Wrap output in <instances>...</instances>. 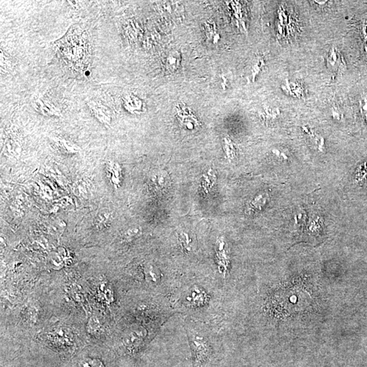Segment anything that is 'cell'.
<instances>
[{"label":"cell","instance_id":"7a4b0ae2","mask_svg":"<svg viewBox=\"0 0 367 367\" xmlns=\"http://www.w3.org/2000/svg\"><path fill=\"white\" fill-rule=\"evenodd\" d=\"M89 108L93 111L94 114L97 119H99L104 124H110V113L106 106L93 102H89Z\"/></svg>","mask_w":367,"mask_h":367},{"label":"cell","instance_id":"5b68a950","mask_svg":"<svg viewBox=\"0 0 367 367\" xmlns=\"http://www.w3.org/2000/svg\"><path fill=\"white\" fill-rule=\"evenodd\" d=\"M106 171H107L108 176L111 183L117 186L120 184V172H121V169L118 165L111 161L108 164Z\"/></svg>","mask_w":367,"mask_h":367},{"label":"cell","instance_id":"52a82bcc","mask_svg":"<svg viewBox=\"0 0 367 367\" xmlns=\"http://www.w3.org/2000/svg\"><path fill=\"white\" fill-rule=\"evenodd\" d=\"M147 277L153 284H158L161 280L160 275L156 272V269L151 265L147 269Z\"/></svg>","mask_w":367,"mask_h":367},{"label":"cell","instance_id":"8992f818","mask_svg":"<svg viewBox=\"0 0 367 367\" xmlns=\"http://www.w3.org/2000/svg\"><path fill=\"white\" fill-rule=\"evenodd\" d=\"M54 140L59 148L67 153L74 154L80 151V147L73 142L60 138H55Z\"/></svg>","mask_w":367,"mask_h":367},{"label":"cell","instance_id":"3957f363","mask_svg":"<svg viewBox=\"0 0 367 367\" xmlns=\"http://www.w3.org/2000/svg\"><path fill=\"white\" fill-rule=\"evenodd\" d=\"M34 107L37 110L40 111L43 114L47 116H59V110L56 109L53 104L47 100L38 99L34 102Z\"/></svg>","mask_w":367,"mask_h":367},{"label":"cell","instance_id":"6da1fadb","mask_svg":"<svg viewBox=\"0 0 367 367\" xmlns=\"http://www.w3.org/2000/svg\"><path fill=\"white\" fill-rule=\"evenodd\" d=\"M185 329L192 351L193 367H210L214 355L210 332L205 326L190 318L185 320Z\"/></svg>","mask_w":367,"mask_h":367},{"label":"cell","instance_id":"277c9868","mask_svg":"<svg viewBox=\"0 0 367 367\" xmlns=\"http://www.w3.org/2000/svg\"><path fill=\"white\" fill-rule=\"evenodd\" d=\"M190 295L186 296L187 303H190V306L200 307L203 306L204 301H205V298H207L206 295L203 291H201L200 289H193L190 291Z\"/></svg>","mask_w":367,"mask_h":367}]
</instances>
